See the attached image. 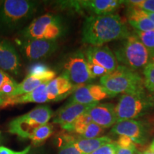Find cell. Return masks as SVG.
<instances>
[{
    "label": "cell",
    "mask_w": 154,
    "mask_h": 154,
    "mask_svg": "<svg viewBox=\"0 0 154 154\" xmlns=\"http://www.w3.org/2000/svg\"><path fill=\"white\" fill-rule=\"evenodd\" d=\"M123 19L117 14L91 15L82 27V42L92 47H101L113 41H120L131 35Z\"/></svg>",
    "instance_id": "1"
},
{
    "label": "cell",
    "mask_w": 154,
    "mask_h": 154,
    "mask_svg": "<svg viewBox=\"0 0 154 154\" xmlns=\"http://www.w3.org/2000/svg\"><path fill=\"white\" fill-rule=\"evenodd\" d=\"M40 2L29 0H5L0 5V34L22 29L37 12Z\"/></svg>",
    "instance_id": "2"
},
{
    "label": "cell",
    "mask_w": 154,
    "mask_h": 154,
    "mask_svg": "<svg viewBox=\"0 0 154 154\" xmlns=\"http://www.w3.org/2000/svg\"><path fill=\"white\" fill-rule=\"evenodd\" d=\"M100 84L109 97L146 91L143 78L136 71L121 65L113 72L101 77Z\"/></svg>",
    "instance_id": "3"
},
{
    "label": "cell",
    "mask_w": 154,
    "mask_h": 154,
    "mask_svg": "<svg viewBox=\"0 0 154 154\" xmlns=\"http://www.w3.org/2000/svg\"><path fill=\"white\" fill-rule=\"evenodd\" d=\"M113 54L121 66L135 71L145 68L151 60L147 49L135 33L120 40Z\"/></svg>",
    "instance_id": "4"
},
{
    "label": "cell",
    "mask_w": 154,
    "mask_h": 154,
    "mask_svg": "<svg viewBox=\"0 0 154 154\" xmlns=\"http://www.w3.org/2000/svg\"><path fill=\"white\" fill-rule=\"evenodd\" d=\"M154 109V93L124 94L115 106L117 123L139 118Z\"/></svg>",
    "instance_id": "5"
},
{
    "label": "cell",
    "mask_w": 154,
    "mask_h": 154,
    "mask_svg": "<svg viewBox=\"0 0 154 154\" xmlns=\"http://www.w3.org/2000/svg\"><path fill=\"white\" fill-rule=\"evenodd\" d=\"M53 116L54 112L49 106H37L28 113L11 120L8 131L22 139L29 138L38 128L47 124Z\"/></svg>",
    "instance_id": "6"
},
{
    "label": "cell",
    "mask_w": 154,
    "mask_h": 154,
    "mask_svg": "<svg viewBox=\"0 0 154 154\" xmlns=\"http://www.w3.org/2000/svg\"><path fill=\"white\" fill-rule=\"evenodd\" d=\"M63 32L61 17L48 13L34 19L20 32L19 38L57 40L62 35Z\"/></svg>",
    "instance_id": "7"
},
{
    "label": "cell",
    "mask_w": 154,
    "mask_h": 154,
    "mask_svg": "<svg viewBox=\"0 0 154 154\" xmlns=\"http://www.w3.org/2000/svg\"><path fill=\"white\" fill-rule=\"evenodd\" d=\"M16 42L23 58L30 62L44 60L51 57L58 49L56 40L19 38Z\"/></svg>",
    "instance_id": "8"
},
{
    "label": "cell",
    "mask_w": 154,
    "mask_h": 154,
    "mask_svg": "<svg viewBox=\"0 0 154 154\" xmlns=\"http://www.w3.org/2000/svg\"><path fill=\"white\" fill-rule=\"evenodd\" d=\"M72 84L81 86L91 82L85 54L82 51H76L70 54L63 63V72Z\"/></svg>",
    "instance_id": "9"
},
{
    "label": "cell",
    "mask_w": 154,
    "mask_h": 154,
    "mask_svg": "<svg viewBox=\"0 0 154 154\" xmlns=\"http://www.w3.org/2000/svg\"><path fill=\"white\" fill-rule=\"evenodd\" d=\"M111 132L128 136L135 143L144 144L149 138V128L143 121L131 119L116 123L112 126Z\"/></svg>",
    "instance_id": "10"
},
{
    "label": "cell",
    "mask_w": 154,
    "mask_h": 154,
    "mask_svg": "<svg viewBox=\"0 0 154 154\" xmlns=\"http://www.w3.org/2000/svg\"><path fill=\"white\" fill-rule=\"evenodd\" d=\"M85 57L87 63L104 69L108 74L113 72L119 66L114 54L108 46H90L85 51Z\"/></svg>",
    "instance_id": "11"
},
{
    "label": "cell",
    "mask_w": 154,
    "mask_h": 154,
    "mask_svg": "<svg viewBox=\"0 0 154 154\" xmlns=\"http://www.w3.org/2000/svg\"><path fill=\"white\" fill-rule=\"evenodd\" d=\"M21 66L20 57L14 46L7 38L0 37V69L18 76Z\"/></svg>",
    "instance_id": "12"
},
{
    "label": "cell",
    "mask_w": 154,
    "mask_h": 154,
    "mask_svg": "<svg viewBox=\"0 0 154 154\" xmlns=\"http://www.w3.org/2000/svg\"><path fill=\"white\" fill-rule=\"evenodd\" d=\"M109 97L104 88L98 84H87L79 86L73 92L69 103L89 105L98 103L101 100Z\"/></svg>",
    "instance_id": "13"
},
{
    "label": "cell",
    "mask_w": 154,
    "mask_h": 154,
    "mask_svg": "<svg viewBox=\"0 0 154 154\" xmlns=\"http://www.w3.org/2000/svg\"><path fill=\"white\" fill-rule=\"evenodd\" d=\"M73 8L84 9L91 12L93 15H106L113 14L125 1L119 0H84L69 2Z\"/></svg>",
    "instance_id": "14"
},
{
    "label": "cell",
    "mask_w": 154,
    "mask_h": 154,
    "mask_svg": "<svg viewBox=\"0 0 154 154\" xmlns=\"http://www.w3.org/2000/svg\"><path fill=\"white\" fill-rule=\"evenodd\" d=\"M95 104L84 105L77 103H67L66 105L56 112L53 116L52 122L59 124L61 128H64L72 124L76 119L83 113L87 112Z\"/></svg>",
    "instance_id": "15"
},
{
    "label": "cell",
    "mask_w": 154,
    "mask_h": 154,
    "mask_svg": "<svg viewBox=\"0 0 154 154\" xmlns=\"http://www.w3.org/2000/svg\"><path fill=\"white\" fill-rule=\"evenodd\" d=\"M92 121L103 128H110L117 123L115 105L111 103H97L87 111Z\"/></svg>",
    "instance_id": "16"
},
{
    "label": "cell",
    "mask_w": 154,
    "mask_h": 154,
    "mask_svg": "<svg viewBox=\"0 0 154 154\" xmlns=\"http://www.w3.org/2000/svg\"><path fill=\"white\" fill-rule=\"evenodd\" d=\"M78 87L72 84L65 75L61 74L48 83V100L49 101H60L73 94Z\"/></svg>",
    "instance_id": "17"
},
{
    "label": "cell",
    "mask_w": 154,
    "mask_h": 154,
    "mask_svg": "<svg viewBox=\"0 0 154 154\" xmlns=\"http://www.w3.org/2000/svg\"><path fill=\"white\" fill-rule=\"evenodd\" d=\"M48 83H44L35 88L34 91L29 93L24 94V95L16 96V97L9 98L5 100L2 107L8 106H14L17 104H23L27 103H43L49 102L47 93V84Z\"/></svg>",
    "instance_id": "18"
},
{
    "label": "cell",
    "mask_w": 154,
    "mask_h": 154,
    "mask_svg": "<svg viewBox=\"0 0 154 154\" xmlns=\"http://www.w3.org/2000/svg\"><path fill=\"white\" fill-rule=\"evenodd\" d=\"M127 16L128 23L136 31L143 32L154 31V24L146 15L145 11L130 6Z\"/></svg>",
    "instance_id": "19"
},
{
    "label": "cell",
    "mask_w": 154,
    "mask_h": 154,
    "mask_svg": "<svg viewBox=\"0 0 154 154\" xmlns=\"http://www.w3.org/2000/svg\"><path fill=\"white\" fill-rule=\"evenodd\" d=\"M111 142H113L112 139L109 136H105L91 139L75 138L72 143L83 154H91L100 147Z\"/></svg>",
    "instance_id": "20"
},
{
    "label": "cell",
    "mask_w": 154,
    "mask_h": 154,
    "mask_svg": "<svg viewBox=\"0 0 154 154\" xmlns=\"http://www.w3.org/2000/svg\"><path fill=\"white\" fill-rule=\"evenodd\" d=\"M51 81V80L47 77L27 74L24 79L22 81V82L18 84L11 98L29 93V92L34 91L35 88L39 86L41 84H44V83L49 82Z\"/></svg>",
    "instance_id": "21"
},
{
    "label": "cell",
    "mask_w": 154,
    "mask_h": 154,
    "mask_svg": "<svg viewBox=\"0 0 154 154\" xmlns=\"http://www.w3.org/2000/svg\"><path fill=\"white\" fill-rule=\"evenodd\" d=\"M18 85L12 77L0 69V97L4 100L11 98Z\"/></svg>",
    "instance_id": "22"
},
{
    "label": "cell",
    "mask_w": 154,
    "mask_h": 154,
    "mask_svg": "<svg viewBox=\"0 0 154 154\" xmlns=\"http://www.w3.org/2000/svg\"><path fill=\"white\" fill-rule=\"evenodd\" d=\"M54 132V126L51 124H47L43 125L38 128L33 134H32L29 139L32 140V143L36 147H38L46 140H47L51 136Z\"/></svg>",
    "instance_id": "23"
},
{
    "label": "cell",
    "mask_w": 154,
    "mask_h": 154,
    "mask_svg": "<svg viewBox=\"0 0 154 154\" xmlns=\"http://www.w3.org/2000/svg\"><path fill=\"white\" fill-rule=\"evenodd\" d=\"M92 122L93 121H92L91 116L87 112H86L79 116L72 124L65 127L63 129L69 132H74L79 136H81L86 128V127Z\"/></svg>",
    "instance_id": "24"
},
{
    "label": "cell",
    "mask_w": 154,
    "mask_h": 154,
    "mask_svg": "<svg viewBox=\"0 0 154 154\" xmlns=\"http://www.w3.org/2000/svg\"><path fill=\"white\" fill-rule=\"evenodd\" d=\"M134 33L138 36L147 49L151 59H154V31L143 32L135 30Z\"/></svg>",
    "instance_id": "25"
},
{
    "label": "cell",
    "mask_w": 154,
    "mask_h": 154,
    "mask_svg": "<svg viewBox=\"0 0 154 154\" xmlns=\"http://www.w3.org/2000/svg\"><path fill=\"white\" fill-rule=\"evenodd\" d=\"M27 74L47 77V78H49L51 80H53L54 79H55L56 75H57L55 72L50 69L45 64H43V63H35V64L30 66L28 69Z\"/></svg>",
    "instance_id": "26"
},
{
    "label": "cell",
    "mask_w": 154,
    "mask_h": 154,
    "mask_svg": "<svg viewBox=\"0 0 154 154\" xmlns=\"http://www.w3.org/2000/svg\"><path fill=\"white\" fill-rule=\"evenodd\" d=\"M143 82L145 88L154 93V61L150 62L143 69Z\"/></svg>",
    "instance_id": "27"
},
{
    "label": "cell",
    "mask_w": 154,
    "mask_h": 154,
    "mask_svg": "<svg viewBox=\"0 0 154 154\" xmlns=\"http://www.w3.org/2000/svg\"><path fill=\"white\" fill-rule=\"evenodd\" d=\"M105 132V128H102L101 126H99L95 123L92 122L83 132L81 136H79V138H86V139H91V138H96L101 137V136Z\"/></svg>",
    "instance_id": "28"
},
{
    "label": "cell",
    "mask_w": 154,
    "mask_h": 154,
    "mask_svg": "<svg viewBox=\"0 0 154 154\" xmlns=\"http://www.w3.org/2000/svg\"><path fill=\"white\" fill-rule=\"evenodd\" d=\"M132 7H137L147 12L154 13V0H138V1H125V3Z\"/></svg>",
    "instance_id": "29"
},
{
    "label": "cell",
    "mask_w": 154,
    "mask_h": 154,
    "mask_svg": "<svg viewBox=\"0 0 154 154\" xmlns=\"http://www.w3.org/2000/svg\"><path fill=\"white\" fill-rule=\"evenodd\" d=\"M119 149V146L116 142H111L100 147L91 154H117Z\"/></svg>",
    "instance_id": "30"
},
{
    "label": "cell",
    "mask_w": 154,
    "mask_h": 154,
    "mask_svg": "<svg viewBox=\"0 0 154 154\" xmlns=\"http://www.w3.org/2000/svg\"><path fill=\"white\" fill-rule=\"evenodd\" d=\"M75 139V138H74ZM72 142L61 144L58 154H83Z\"/></svg>",
    "instance_id": "31"
},
{
    "label": "cell",
    "mask_w": 154,
    "mask_h": 154,
    "mask_svg": "<svg viewBox=\"0 0 154 154\" xmlns=\"http://www.w3.org/2000/svg\"><path fill=\"white\" fill-rule=\"evenodd\" d=\"M116 143L118 144L119 148L128 149V148L136 147L134 142L129 137L126 136H119V138L116 141Z\"/></svg>",
    "instance_id": "32"
},
{
    "label": "cell",
    "mask_w": 154,
    "mask_h": 154,
    "mask_svg": "<svg viewBox=\"0 0 154 154\" xmlns=\"http://www.w3.org/2000/svg\"><path fill=\"white\" fill-rule=\"evenodd\" d=\"M31 149H32V147L29 146L23 151H15L10 149H8V148L5 147V146H0V154H28L29 153Z\"/></svg>",
    "instance_id": "33"
},
{
    "label": "cell",
    "mask_w": 154,
    "mask_h": 154,
    "mask_svg": "<svg viewBox=\"0 0 154 154\" xmlns=\"http://www.w3.org/2000/svg\"><path fill=\"white\" fill-rule=\"evenodd\" d=\"M136 151H137V150H136V147L128 148V149L119 148L117 154H134L135 152Z\"/></svg>",
    "instance_id": "34"
},
{
    "label": "cell",
    "mask_w": 154,
    "mask_h": 154,
    "mask_svg": "<svg viewBox=\"0 0 154 154\" xmlns=\"http://www.w3.org/2000/svg\"><path fill=\"white\" fill-rule=\"evenodd\" d=\"M28 154H48L44 147H36L34 149H31Z\"/></svg>",
    "instance_id": "35"
},
{
    "label": "cell",
    "mask_w": 154,
    "mask_h": 154,
    "mask_svg": "<svg viewBox=\"0 0 154 154\" xmlns=\"http://www.w3.org/2000/svg\"><path fill=\"white\" fill-rule=\"evenodd\" d=\"M146 15H147L148 17L151 19L152 22L154 24V13H151V12H147V11H145Z\"/></svg>",
    "instance_id": "36"
},
{
    "label": "cell",
    "mask_w": 154,
    "mask_h": 154,
    "mask_svg": "<svg viewBox=\"0 0 154 154\" xmlns=\"http://www.w3.org/2000/svg\"><path fill=\"white\" fill-rule=\"evenodd\" d=\"M144 154H154V149H153V148L150 147L149 149H147L145 151L143 152Z\"/></svg>",
    "instance_id": "37"
},
{
    "label": "cell",
    "mask_w": 154,
    "mask_h": 154,
    "mask_svg": "<svg viewBox=\"0 0 154 154\" xmlns=\"http://www.w3.org/2000/svg\"><path fill=\"white\" fill-rule=\"evenodd\" d=\"M4 102H5V100H4L3 99H2V98L0 97V106H2L3 105Z\"/></svg>",
    "instance_id": "38"
},
{
    "label": "cell",
    "mask_w": 154,
    "mask_h": 154,
    "mask_svg": "<svg viewBox=\"0 0 154 154\" xmlns=\"http://www.w3.org/2000/svg\"><path fill=\"white\" fill-rule=\"evenodd\" d=\"M134 154H144V153H143V152H140V151H136V152H135Z\"/></svg>",
    "instance_id": "39"
},
{
    "label": "cell",
    "mask_w": 154,
    "mask_h": 154,
    "mask_svg": "<svg viewBox=\"0 0 154 154\" xmlns=\"http://www.w3.org/2000/svg\"><path fill=\"white\" fill-rule=\"evenodd\" d=\"M150 147H151V148H153V149H154V139L153 140V142L151 143V145H150Z\"/></svg>",
    "instance_id": "40"
},
{
    "label": "cell",
    "mask_w": 154,
    "mask_h": 154,
    "mask_svg": "<svg viewBox=\"0 0 154 154\" xmlns=\"http://www.w3.org/2000/svg\"><path fill=\"white\" fill-rule=\"evenodd\" d=\"M1 142H2V136L0 135V143H1Z\"/></svg>",
    "instance_id": "41"
},
{
    "label": "cell",
    "mask_w": 154,
    "mask_h": 154,
    "mask_svg": "<svg viewBox=\"0 0 154 154\" xmlns=\"http://www.w3.org/2000/svg\"><path fill=\"white\" fill-rule=\"evenodd\" d=\"M2 1H0V5H1V4H2Z\"/></svg>",
    "instance_id": "42"
},
{
    "label": "cell",
    "mask_w": 154,
    "mask_h": 154,
    "mask_svg": "<svg viewBox=\"0 0 154 154\" xmlns=\"http://www.w3.org/2000/svg\"><path fill=\"white\" fill-rule=\"evenodd\" d=\"M0 135H1V131H0Z\"/></svg>",
    "instance_id": "43"
}]
</instances>
